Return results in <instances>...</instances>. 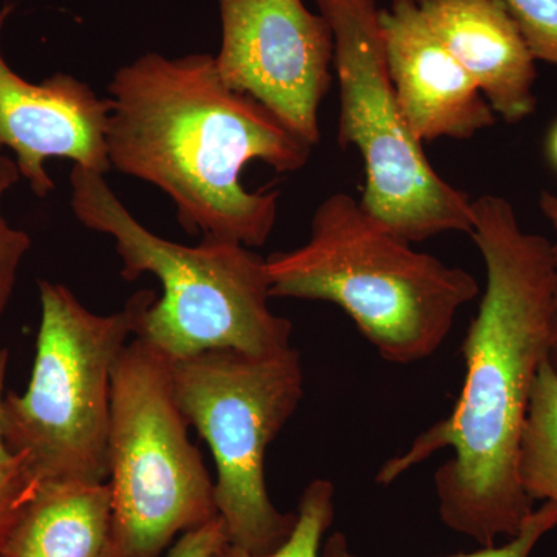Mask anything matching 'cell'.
I'll list each match as a JSON object with an SVG mask.
<instances>
[{
	"instance_id": "9a60e30c",
	"label": "cell",
	"mask_w": 557,
	"mask_h": 557,
	"mask_svg": "<svg viewBox=\"0 0 557 557\" xmlns=\"http://www.w3.org/2000/svg\"><path fill=\"white\" fill-rule=\"evenodd\" d=\"M296 516L292 536L269 555H252L226 541L211 557H321L325 534L335 519V485L330 480H313L299 498Z\"/></svg>"
},
{
	"instance_id": "2e32d148",
	"label": "cell",
	"mask_w": 557,
	"mask_h": 557,
	"mask_svg": "<svg viewBox=\"0 0 557 557\" xmlns=\"http://www.w3.org/2000/svg\"><path fill=\"white\" fill-rule=\"evenodd\" d=\"M9 362V348L0 347V406L5 395ZM38 487L24 460L7 446L0 428V545L21 518L22 511L30 504Z\"/></svg>"
},
{
	"instance_id": "603a6c76",
	"label": "cell",
	"mask_w": 557,
	"mask_h": 557,
	"mask_svg": "<svg viewBox=\"0 0 557 557\" xmlns=\"http://www.w3.org/2000/svg\"><path fill=\"white\" fill-rule=\"evenodd\" d=\"M548 156L553 164L557 168V124L553 127L552 134L548 138Z\"/></svg>"
},
{
	"instance_id": "ffe728a7",
	"label": "cell",
	"mask_w": 557,
	"mask_h": 557,
	"mask_svg": "<svg viewBox=\"0 0 557 557\" xmlns=\"http://www.w3.org/2000/svg\"><path fill=\"white\" fill-rule=\"evenodd\" d=\"M226 541L225 523L215 518L207 525L180 536L163 557H211Z\"/></svg>"
},
{
	"instance_id": "8992f818",
	"label": "cell",
	"mask_w": 557,
	"mask_h": 557,
	"mask_svg": "<svg viewBox=\"0 0 557 557\" xmlns=\"http://www.w3.org/2000/svg\"><path fill=\"white\" fill-rule=\"evenodd\" d=\"M108 468L112 516L102 557H163L180 536L219 518L170 359L138 338L113 369Z\"/></svg>"
},
{
	"instance_id": "7a4b0ae2",
	"label": "cell",
	"mask_w": 557,
	"mask_h": 557,
	"mask_svg": "<svg viewBox=\"0 0 557 557\" xmlns=\"http://www.w3.org/2000/svg\"><path fill=\"white\" fill-rule=\"evenodd\" d=\"M108 90L110 168L163 190L189 234L267 244L278 193H249L240 174L252 161L298 172L309 163V141L226 86L211 54H143L113 75Z\"/></svg>"
},
{
	"instance_id": "7402d4cb",
	"label": "cell",
	"mask_w": 557,
	"mask_h": 557,
	"mask_svg": "<svg viewBox=\"0 0 557 557\" xmlns=\"http://www.w3.org/2000/svg\"><path fill=\"white\" fill-rule=\"evenodd\" d=\"M539 208H541L542 214L552 223L553 228L557 230V194L552 193V190H542Z\"/></svg>"
},
{
	"instance_id": "d6986e66",
	"label": "cell",
	"mask_w": 557,
	"mask_h": 557,
	"mask_svg": "<svg viewBox=\"0 0 557 557\" xmlns=\"http://www.w3.org/2000/svg\"><path fill=\"white\" fill-rule=\"evenodd\" d=\"M536 61L557 65V0H502Z\"/></svg>"
},
{
	"instance_id": "52a82bcc",
	"label": "cell",
	"mask_w": 557,
	"mask_h": 557,
	"mask_svg": "<svg viewBox=\"0 0 557 557\" xmlns=\"http://www.w3.org/2000/svg\"><path fill=\"white\" fill-rule=\"evenodd\" d=\"M183 417L214 458L215 504L231 544L269 555L292 536L298 516L278 511L265 480V454L304 397L299 351L255 355L219 348L170 359Z\"/></svg>"
},
{
	"instance_id": "5bb4252c",
	"label": "cell",
	"mask_w": 557,
	"mask_h": 557,
	"mask_svg": "<svg viewBox=\"0 0 557 557\" xmlns=\"http://www.w3.org/2000/svg\"><path fill=\"white\" fill-rule=\"evenodd\" d=\"M518 474L531 500L552 502L557 507V375L548 359L539 370L531 392L520 438Z\"/></svg>"
},
{
	"instance_id": "8fae6325",
	"label": "cell",
	"mask_w": 557,
	"mask_h": 557,
	"mask_svg": "<svg viewBox=\"0 0 557 557\" xmlns=\"http://www.w3.org/2000/svg\"><path fill=\"white\" fill-rule=\"evenodd\" d=\"M388 78L399 109L420 143L469 139L496 124L478 84L429 27L418 0L380 10Z\"/></svg>"
},
{
	"instance_id": "44dd1931",
	"label": "cell",
	"mask_w": 557,
	"mask_h": 557,
	"mask_svg": "<svg viewBox=\"0 0 557 557\" xmlns=\"http://www.w3.org/2000/svg\"><path fill=\"white\" fill-rule=\"evenodd\" d=\"M548 362L557 375V244H555V289H553L552 332H549Z\"/></svg>"
},
{
	"instance_id": "277c9868",
	"label": "cell",
	"mask_w": 557,
	"mask_h": 557,
	"mask_svg": "<svg viewBox=\"0 0 557 557\" xmlns=\"http://www.w3.org/2000/svg\"><path fill=\"white\" fill-rule=\"evenodd\" d=\"M271 298L335 304L384 361L412 364L448 338L478 278L410 247L348 194L322 201L310 239L267 259Z\"/></svg>"
},
{
	"instance_id": "6da1fadb",
	"label": "cell",
	"mask_w": 557,
	"mask_h": 557,
	"mask_svg": "<svg viewBox=\"0 0 557 557\" xmlns=\"http://www.w3.org/2000/svg\"><path fill=\"white\" fill-rule=\"evenodd\" d=\"M472 212L486 288L461 346L467 372L460 397L405 453L388 458L375 482L392 485L453 449L434 474L440 518L479 547H493L515 537L534 511L520 485L518 458L534 381L548 359L555 244L523 231L504 197L480 196Z\"/></svg>"
},
{
	"instance_id": "7c38bea8",
	"label": "cell",
	"mask_w": 557,
	"mask_h": 557,
	"mask_svg": "<svg viewBox=\"0 0 557 557\" xmlns=\"http://www.w3.org/2000/svg\"><path fill=\"white\" fill-rule=\"evenodd\" d=\"M429 27L509 124L536 110V58L502 0H418Z\"/></svg>"
},
{
	"instance_id": "5b68a950",
	"label": "cell",
	"mask_w": 557,
	"mask_h": 557,
	"mask_svg": "<svg viewBox=\"0 0 557 557\" xmlns=\"http://www.w3.org/2000/svg\"><path fill=\"white\" fill-rule=\"evenodd\" d=\"M39 300L30 381L3 395V440L38 485L106 483L112 375L134 335V311L127 300L116 313H94L50 281H39Z\"/></svg>"
},
{
	"instance_id": "9c48e42d",
	"label": "cell",
	"mask_w": 557,
	"mask_h": 557,
	"mask_svg": "<svg viewBox=\"0 0 557 557\" xmlns=\"http://www.w3.org/2000/svg\"><path fill=\"white\" fill-rule=\"evenodd\" d=\"M220 78L317 145L318 110L330 86L333 33L302 0H219Z\"/></svg>"
},
{
	"instance_id": "4fadbf2b",
	"label": "cell",
	"mask_w": 557,
	"mask_h": 557,
	"mask_svg": "<svg viewBox=\"0 0 557 557\" xmlns=\"http://www.w3.org/2000/svg\"><path fill=\"white\" fill-rule=\"evenodd\" d=\"M110 516L108 482L42 483L0 545V557H102Z\"/></svg>"
},
{
	"instance_id": "ba28073f",
	"label": "cell",
	"mask_w": 557,
	"mask_h": 557,
	"mask_svg": "<svg viewBox=\"0 0 557 557\" xmlns=\"http://www.w3.org/2000/svg\"><path fill=\"white\" fill-rule=\"evenodd\" d=\"M333 33L341 91L339 146L366 166L361 207L416 244L458 231L471 236L472 200L445 182L413 137L388 78L376 0H317Z\"/></svg>"
},
{
	"instance_id": "ac0fdd59",
	"label": "cell",
	"mask_w": 557,
	"mask_h": 557,
	"mask_svg": "<svg viewBox=\"0 0 557 557\" xmlns=\"http://www.w3.org/2000/svg\"><path fill=\"white\" fill-rule=\"evenodd\" d=\"M22 178L16 160L0 150V318L9 309L22 260L32 248V237L14 228L2 214L3 196Z\"/></svg>"
},
{
	"instance_id": "30bf717a",
	"label": "cell",
	"mask_w": 557,
	"mask_h": 557,
	"mask_svg": "<svg viewBox=\"0 0 557 557\" xmlns=\"http://www.w3.org/2000/svg\"><path fill=\"white\" fill-rule=\"evenodd\" d=\"M13 11L10 2L0 9V38ZM110 109L109 97H98L69 73H54L42 83L22 78L0 47V150H13L22 178L39 199L54 189L46 170L49 160H72L102 175L112 170L106 146Z\"/></svg>"
},
{
	"instance_id": "e0dca14e",
	"label": "cell",
	"mask_w": 557,
	"mask_h": 557,
	"mask_svg": "<svg viewBox=\"0 0 557 557\" xmlns=\"http://www.w3.org/2000/svg\"><path fill=\"white\" fill-rule=\"evenodd\" d=\"M557 528V507L552 502L534 508L530 518L523 523L522 530L515 537L507 539L502 545L493 547H480L478 552L467 555L448 557H531L539 542ZM321 557H359L350 547L346 534L336 531L324 539L321 548Z\"/></svg>"
},
{
	"instance_id": "3957f363",
	"label": "cell",
	"mask_w": 557,
	"mask_h": 557,
	"mask_svg": "<svg viewBox=\"0 0 557 557\" xmlns=\"http://www.w3.org/2000/svg\"><path fill=\"white\" fill-rule=\"evenodd\" d=\"M70 207L81 225L115 240L121 277L153 274L160 298L141 289L129 299L134 336L168 359L219 348L267 355L292 346L293 324L269 306L267 259L234 242L186 247L143 226L100 172L75 164Z\"/></svg>"
}]
</instances>
